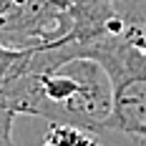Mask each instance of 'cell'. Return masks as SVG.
<instances>
[{"label":"cell","mask_w":146,"mask_h":146,"mask_svg":"<svg viewBox=\"0 0 146 146\" xmlns=\"http://www.w3.org/2000/svg\"><path fill=\"white\" fill-rule=\"evenodd\" d=\"M13 121L15 113L0 103V146H13Z\"/></svg>","instance_id":"cell-5"},{"label":"cell","mask_w":146,"mask_h":146,"mask_svg":"<svg viewBox=\"0 0 146 146\" xmlns=\"http://www.w3.org/2000/svg\"><path fill=\"white\" fill-rule=\"evenodd\" d=\"M0 103L15 116H38L98 133L111 116V81L88 56L33 48L0 81Z\"/></svg>","instance_id":"cell-1"},{"label":"cell","mask_w":146,"mask_h":146,"mask_svg":"<svg viewBox=\"0 0 146 146\" xmlns=\"http://www.w3.org/2000/svg\"><path fill=\"white\" fill-rule=\"evenodd\" d=\"M23 56H25V50H15V48L0 45V81H3L5 76H10V73L20 66Z\"/></svg>","instance_id":"cell-4"},{"label":"cell","mask_w":146,"mask_h":146,"mask_svg":"<svg viewBox=\"0 0 146 146\" xmlns=\"http://www.w3.org/2000/svg\"><path fill=\"white\" fill-rule=\"evenodd\" d=\"M40 146H101L98 133L68 126V123H50L45 133V141Z\"/></svg>","instance_id":"cell-3"},{"label":"cell","mask_w":146,"mask_h":146,"mask_svg":"<svg viewBox=\"0 0 146 146\" xmlns=\"http://www.w3.org/2000/svg\"><path fill=\"white\" fill-rule=\"evenodd\" d=\"M5 3H8V0H0V8H3V5H5Z\"/></svg>","instance_id":"cell-6"},{"label":"cell","mask_w":146,"mask_h":146,"mask_svg":"<svg viewBox=\"0 0 146 146\" xmlns=\"http://www.w3.org/2000/svg\"><path fill=\"white\" fill-rule=\"evenodd\" d=\"M76 0H8L0 8V45L15 50L60 45L71 33Z\"/></svg>","instance_id":"cell-2"}]
</instances>
